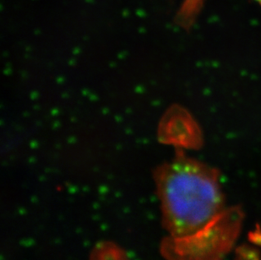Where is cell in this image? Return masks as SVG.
Returning <instances> with one entry per match:
<instances>
[{"instance_id": "obj_3", "label": "cell", "mask_w": 261, "mask_h": 260, "mask_svg": "<svg viewBox=\"0 0 261 260\" xmlns=\"http://www.w3.org/2000/svg\"><path fill=\"white\" fill-rule=\"evenodd\" d=\"M257 2H259L261 5V0H256Z\"/></svg>"}, {"instance_id": "obj_1", "label": "cell", "mask_w": 261, "mask_h": 260, "mask_svg": "<svg viewBox=\"0 0 261 260\" xmlns=\"http://www.w3.org/2000/svg\"><path fill=\"white\" fill-rule=\"evenodd\" d=\"M168 237L200 238L243 222L240 205H228L217 168L179 153L155 172Z\"/></svg>"}, {"instance_id": "obj_2", "label": "cell", "mask_w": 261, "mask_h": 260, "mask_svg": "<svg viewBox=\"0 0 261 260\" xmlns=\"http://www.w3.org/2000/svg\"><path fill=\"white\" fill-rule=\"evenodd\" d=\"M235 260H261V230H254L249 233L246 243L237 246Z\"/></svg>"}]
</instances>
